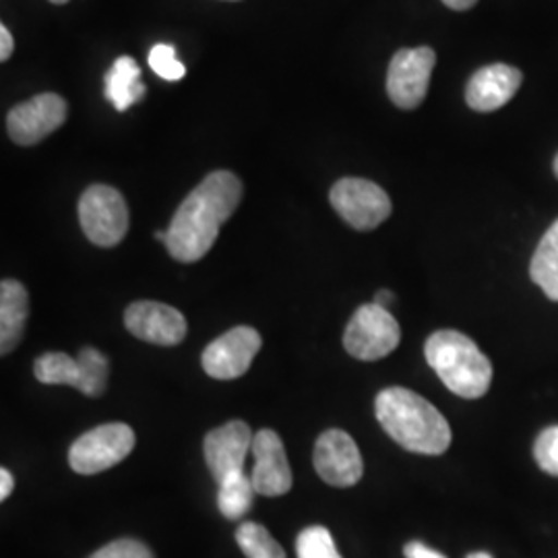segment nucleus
<instances>
[{"mask_svg":"<svg viewBox=\"0 0 558 558\" xmlns=\"http://www.w3.org/2000/svg\"><path fill=\"white\" fill-rule=\"evenodd\" d=\"M242 199V182L228 170L207 174L191 195L180 203L179 211L166 230V248L180 263L203 259L216 244L223 221L230 220Z\"/></svg>","mask_w":558,"mask_h":558,"instance_id":"1","label":"nucleus"},{"mask_svg":"<svg viewBox=\"0 0 558 558\" xmlns=\"http://www.w3.org/2000/svg\"><path fill=\"white\" fill-rule=\"evenodd\" d=\"M375 412L383 430L412 453L440 456L451 445L449 422L428 399L410 389H383Z\"/></svg>","mask_w":558,"mask_h":558,"instance_id":"2","label":"nucleus"},{"mask_svg":"<svg viewBox=\"0 0 558 558\" xmlns=\"http://www.w3.org/2000/svg\"><path fill=\"white\" fill-rule=\"evenodd\" d=\"M426 362L445 387L463 399H478L490 389L493 364L482 354L474 339L461 331L442 329L424 345Z\"/></svg>","mask_w":558,"mask_h":558,"instance_id":"3","label":"nucleus"},{"mask_svg":"<svg viewBox=\"0 0 558 558\" xmlns=\"http://www.w3.org/2000/svg\"><path fill=\"white\" fill-rule=\"evenodd\" d=\"M36 379L44 385H71L87 398H100L108 385V359L96 348H83L77 359L48 352L36 360Z\"/></svg>","mask_w":558,"mask_h":558,"instance_id":"4","label":"nucleus"},{"mask_svg":"<svg viewBox=\"0 0 558 558\" xmlns=\"http://www.w3.org/2000/svg\"><path fill=\"white\" fill-rule=\"evenodd\" d=\"M135 433L129 424H101L71 445L69 465L81 476L100 474L129 458L135 449Z\"/></svg>","mask_w":558,"mask_h":558,"instance_id":"5","label":"nucleus"},{"mask_svg":"<svg viewBox=\"0 0 558 558\" xmlns=\"http://www.w3.org/2000/svg\"><path fill=\"white\" fill-rule=\"evenodd\" d=\"M401 329L396 317L377 302L364 304L354 313L343 333V348L350 356L373 362L389 356L399 345Z\"/></svg>","mask_w":558,"mask_h":558,"instance_id":"6","label":"nucleus"},{"mask_svg":"<svg viewBox=\"0 0 558 558\" xmlns=\"http://www.w3.org/2000/svg\"><path fill=\"white\" fill-rule=\"evenodd\" d=\"M80 221L87 240L110 248L129 232V207L117 189L108 184L89 186L80 199Z\"/></svg>","mask_w":558,"mask_h":558,"instance_id":"7","label":"nucleus"},{"mask_svg":"<svg viewBox=\"0 0 558 558\" xmlns=\"http://www.w3.org/2000/svg\"><path fill=\"white\" fill-rule=\"evenodd\" d=\"M329 201L354 230L368 232L391 216V199L379 184L366 179H341L333 184Z\"/></svg>","mask_w":558,"mask_h":558,"instance_id":"8","label":"nucleus"},{"mask_svg":"<svg viewBox=\"0 0 558 558\" xmlns=\"http://www.w3.org/2000/svg\"><path fill=\"white\" fill-rule=\"evenodd\" d=\"M437 54L428 46L396 52L387 71V94L401 110H414L426 98Z\"/></svg>","mask_w":558,"mask_h":558,"instance_id":"9","label":"nucleus"},{"mask_svg":"<svg viewBox=\"0 0 558 558\" xmlns=\"http://www.w3.org/2000/svg\"><path fill=\"white\" fill-rule=\"evenodd\" d=\"M260 336L257 329L240 325L211 341L203 352V371L218 380H232L242 377L255 356L259 354Z\"/></svg>","mask_w":558,"mask_h":558,"instance_id":"10","label":"nucleus"},{"mask_svg":"<svg viewBox=\"0 0 558 558\" xmlns=\"http://www.w3.org/2000/svg\"><path fill=\"white\" fill-rule=\"evenodd\" d=\"M69 106L59 94H40L17 104L7 117V131L17 145H36L59 131Z\"/></svg>","mask_w":558,"mask_h":558,"instance_id":"11","label":"nucleus"},{"mask_svg":"<svg viewBox=\"0 0 558 558\" xmlns=\"http://www.w3.org/2000/svg\"><path fill=\"white\" fill-rule=\"evenodd\" d=\"M315 470L320 478L338 488H350L359 484L364 474V463L359 445L339 428L325 430L315 445L313 456Z\"/></svg>","mask_w":558,"mask_h":558,"instance_id":"12","label":"nucleus"},{"mask_svg":"<svg viewBox=\"0 0 558 558\" xmlns=\"http://www.w3.org/2000/svg\"><path fill=\"white\" fill-rule=\"evenodd\" d=\"M124 325L135 338L156 345H179L189 329L179 308L154 300L133 302L124 311Z\"/></svg>","mask_w":558,"mask_h":558,"instance_id":"13","label":"nucleus"},{"mask_svg":"<svg viewBox=\"0 0 558 558\" xmlns=\"http://www.w3.org/2000/svg\"><path fill=\"white\" fill-rule=\"evenodd\" d=\"M253 439L255 435L251 433V426L242 420H232L207 433L203 451L214 478L221 482L226 476L240 472L248 451L253 449Z\"/></svg>","mask_w":558,"mask_h":558,"instance_id":"14","label":"nucleus"},{"mask_svg":"<svg viewBox=\"0 0 558 558\" xmlns=\"http://www.w3.org/2000/svg\"><path fill=\"white\" fill-rule=\"evenodd\" d=\"M255 458V468H253V484L257 495L263 497H281L290 493L294 480H292V470L288 463V456L283 449V442L279 439L278 433L263 428L255 439H253V449Z\"/></svg>","mask_w":558,"mask_h":558,"instance_id":"15","label":"nucleus"},{"mask_svg":"<svg viewBox=\"0 0 558 558\" xmlns=\"http://www.w3.org/2000/svg\"><path fill=\"white\" fill-rule=\"evenodd\" d=\"M523 83L521 71L511 64H488L476 71L465 87V101L476 112H495L513 100Z\"/></svg>","mask_w":558,"mask_h":558,"instance_id":"16","label":"nucleus"},{"mask_svg":"<svg viewBox=\"0 0 558 558\" xmlns=\"http://www.w3.org/2000/svg\"><path fill=\"white\" fill-rule=\"evenodd\" d=\"M29 313V296L17 279H2L0 283V352L7 356L20 345Z\"/></svg>","mask_w":558,"mask_h":558,"instance_id":"17","label":"nucleus"},{"mask_svg":"<svg viewBox=\"0 0 558 558\" xmlns=\"http://www.w3.org/2000/svg\"><path fill=\"white\" fill-rule=\"evenodd\" d=\"M145 98V85L141 81V69L133 57H119L106 73V100L119 112L129 110L133 104Z\"/></svg>","mask_w":558,"mask_h":558,"instance_id":"18","label":"nucleus"},{"mask_svg":"<svg viewBox=\"0 0 558 558\" xmlns=\"http://www.w3.org/2000/svg\"><path fill=\"white\" fill-rule=\"evenodd\" d=\"M530 276L548 299L558 302V220L539 240L530 265Z\"/></svg>","mask_w":558,"mask_h":558,"instance_id":"19","label":"nucleus"},{"mask_svg":"<svg viewBox=\"0 0 558 558\" xmlns=\"http://www.w3.org/2000/svg\"><path fill=\"white\" fill-rule=\"evenodd\" d=\"M218 484H220L218 507H220L221 515L230 521H239L244 518L251 511L253 500L257 495L253 478H248L244 474V470H240V472L226 476Z\"/></svg>","mask_w":558,"mask_h":558,"instance_id":"20","label":"nucleus"},{"mask_svg":"<svg viewBox=\"0 0 558 558\" xmlns=\"http://www.w3.org/2000/svg\"><path fill=\"white\" fill-rule=\"evenodd\" d=\"M236 542L246 558H286V550L279 546L278 539L260 523H240Z\"/></svg>","mask_w":558,"mask_h":558,"instance_id":"21","label":"nucleus"},{"mask_svg":"<svg viewBox=\"0 0 558 558\" xmlns=\"http://www.w3.org/2000/svg\"><path fill=\"white\" fill-rule=\"evenodd\" d=\"M296 555L299 558H341L329 530L323 525H311L300 532Z\"/></svg>","mask_w":558,"mask_h":558,"instance_id":"22","label":"nucleus"},{"mask_svg":"<svg viewBox=\"0 0 558 558\" xmlns=\"http://www.w3.org/2000/svg\"><path fill=\"white\" fill-rule=\"evenodd\" d=\"M149 66L166 81H180L186 75V66L177 59V48L170 44H156L151 48Z\"/></svg>","mask_w":558,"mask_h":558,"instance_id":"23","label":"nucleus"},{"mask_svg":"<svg viewBox=\"0 0 558 558\" xmlns=\"http://www.w3.org/2000/svg\"><path fill=\"white\" fill-rule=\"evenodd\" d=\"M534 458L546 474L558 478V426H550L539 433L534 445Z\"/></svg>","mask_w":558,"mask_h":558,"instance_id":"24","label":"nucleus"},{"mask_svg":"<svg viewBox=\"0 0 558 558\" xmlns=\"http://www.w3.org/2000/svg\"><path fill=\"white\" fill-rule=\"evenodd\" d=\"M87 558H156L151 548L140 539L120 538L101 546L92 557Z\"/></svg>","mask_w":558,"mask_h":558,"instance_id":"25","label":"nucleus"},{"mask_svg":"<svg viewBox=\"0 0 558 558\" xmlns=\"http://www.w3.org/2000/svg\"><path fill=\"white\" fill-rule=\"evenodd\" d=\"M403 555H405V558H447L445 555L437 553V550L424 546L422 542H410V544H405Z\"/></svg>","mask_w":558,"mask_h":558,"instance_id":"26","label":"nucleus"},{"mask_svg":"<svg viewBox=\"0 0 558 558\" xmlns=\"http://www.w3.org/2000/svg\"><path fill=\"white\" fill-rule=\"evenodd\" d=\"M13 36H11V32H9V27L7 25H0V60H9L11 59V54H13Z\"/></svg>","mask_w":558,"mask_h":558,"instance_id":"27","label":"nucleus"},{"mask_svg":"<svg viewBox=\"0 0 558 558\" xmlns=\"http://www.w3.org/2000/svg\"><path fill=\"white\" fill-rule=\"evenodd\" d=\"M13 488H15L13 474H11L7 468H2V470H0V500L9 499L11 493H13Z\"/></svg>","mask_w":558,"mask_h":558,"instance_id":"28","label":"nucleus"},{"mask_svg":"<svg viewBox=\"0 0 558 558\" xmlns=\"http://www.w3.org/2000/svg\"><path fill=\"white\" fill-rule=\"evenodd\" d=\"M478 0H442L445 7H449L451 11H468L476 4Z\"/></svg>","mask_w":558,"mask_h":558,"instance_id":"29","label":"nucleus"},{"mask_svg":"<svg viewBox=\"0 0 558 558\" xmlns=\"http://www.w3.org/2000/svg\"><path fill=\"white\" fill-rule=\"evenodd\" d=\"M375 302L387 308L393 302V294L389 290H380V292H377V296H375Z\"/></svg>","mask_w":558,"mask_h":558,"instance_id":"30","label":"nucleus"},{"mask_svg":"<svg viewBox=\"0 0 558 558\" xmlns=\"http://www.w3.org/2000/svg\"><path fill=\"white\" fill-rule=\"evenodd\" d=\"M468 558H493L488 553H474V555H470Z\"/></svg>","mask_w":558,"mask_h":558,"instance_id":"31","label":"nucleus"},{"mask_svg":"<svg viewBox=\"0 0 558 558\" xmlns=\"http://www.w3.org/2000/svg\"><path fill=\"white\" fill-rule=\"evenodd\" d=\"M555 174H557V179H558V154H557V158H555Z\"/></svg>","mask_w":558,"mask_h":558,"instance_id":"32","label":"nucleus"},{"mask_svg":"<svg viewBox=\"0 0 558 558\" xmlns=\"http://www.w3.org/2000/svg\"><path fill=\"white\" fill-rule=\"evenodd\" d=\"M50 2H54V4H64V2H69V0H50Z\"/></svg>","mask_w":558,"mask_h":558,"instance_id":"33","label":"nucleus"}]
</instances>
